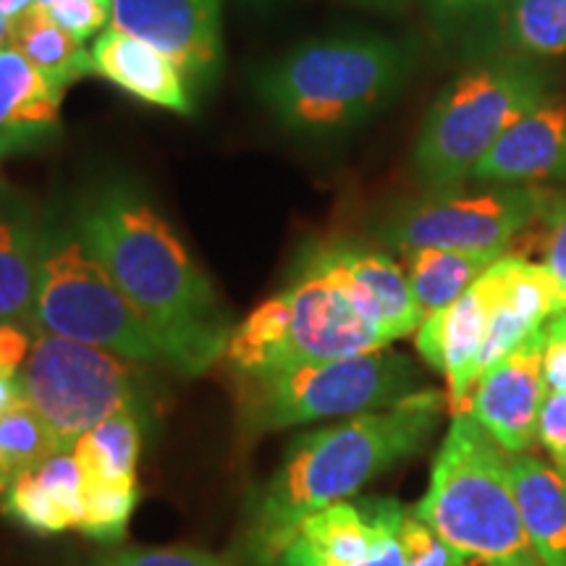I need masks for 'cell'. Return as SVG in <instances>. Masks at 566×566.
I'll return each instance as SVG.
<instances>
[{
    "label": "cell",
    "instance_id": "obj_38",
    "mask_svg": "<svg viewBox=\"0 0 566 566\" xmlns=\"http://www.w3.org/2000/svg\"><path fill=\"white\" fill-rule=\"evenodd\" d=\"M34 3H38V0H0V13L13 19V17H19L21 11L30 9V6H34Z\"/></svg>",
    "mask_w": 566,
    "mask_h": 566
},
{
    "label": "cell",
    "instance_id": "obj_6",
    "mask_svg": "<svg viewBox=\"0 0 566 566\" xmlns=\"http://www.w3.org/2000/svg\"><path fill=\"white\" fill-rule=\"evenodd\" d=\"M548 95L535 63H480L446 87L424 116L415 145V171L430 192L464 187L478 163L512 126Z\"/></svg>",
    "mask_w": 566,
    "mask_h": 566
},
{
    "label": "cell",
    "instance_id": "obj_35",
    "mask_svg": "<svg viewBox=\"0 0 566 566\" xmlns=\"http://www.w3.org/2000/svg\"><path fill=\"white\" fill-rule=\"evenodd\" d=\"M428 3L430 19L436 24H462V21L480 19L485 13L501 11L506 6V0H424Z\"/></svg>",
    "mask_w": 566,
    "mask_h": 566
},
{
    "label": "cell",
    "instance_id": "obj_19",
    "mask_svg": "<svg viewBox=\"0 0 566 566\" xmlns=\"http://www.w3.org/2000/svg\"><path fill=\"white\" fill-rule=\"evenodd\" d=\"M63 92L11 45L0 51V160L59 134Z\"/></svg>",
    "mask_w": 566,
    "mask_h": 566
},
{
    "label": "cell",
    "instance_id": "obj_11",
    "mask_svg": "<svg viewBox=\"0 0 566 566\" xmlns=\"http://www.w3.org/2000/svg\"><path fill=\"white\" fill-rule=\"evenodd\" d=\"M283 296L289 304V325L279 367L310 359L357 357L388 346L378 325L359 313L357 304L334 281L310 268L300 265Z\"/></svg>",
    "mask_w": 566,
    "mask_h": 566
},
{
    "label": "cell",
    "instance_id": "obj_32",
    "mask_svg": "<svg viewBox=\"0 0 566 566\" xmlns=\"http://www.w3.org/2000/svg\"><path fill=\"white\" fill-rule=\"evenodd\" d=\"M537 221L546 226V233H543L546 263L543 265L566 286V197L551 195Z\"/></svg>",
    "mask_w": 566,
    "mask_h": 566
},
{
    "label": "cell",
    "instance_id": "obj_8",
    "mask_svg": "<svg viewBox=\"0 0 566 566\" xmlns=\"http://www.w3.org/2000/svg\"><path fill=\"white\" fill-rule=\"evenodd\" d=\"M24 401L38 409L61 451L118 412H137V373L129 359L34 328L19 373Z\"/></svg>",
    "mask_w": 566,
    "mask_h": 566
},
{
    "label": "cell",
    "instance_id": "obj_20",
    "mask_svg": "<svg viewBox=\"0 0 566 566\" xmlns=\"http://www.w3.org/2000/svg\"><path fill=\"white\" fill-rule=\"evenodd\" d=\"M40 226L30 205L0 189V323L34 328Z\"/></svg>",
    "mask_w": 566,
    "mask_h": 566
},
{
    "label": "cell",
    "instance_id": "obj_13",
    "mask_svg": "<svg viewBox=\"0 0 566 566\" xmlns=\"http://www.w3.org/2000/svg\"><path fill=\"white\" fill-rule=\"evenodd\" d=\"M546 394L541 328L480 375L467 412L506 454H530L537 443V420Z\"/></svg>",
    "mask_w": 566,
    "mask_h": 566
},
{
    "label": "cell",
    "instance_id": "obj_37",
    "mask_svg": "<svg viewBox=\"0 0 566 566\" xmlns=\"http://www.w3.org/2000/svg\"><path fill=\"white\" fill-rule=\"evenodd\" d=\"M352 3L365 6V9H378V11H401L407 9L412 0H352Z\"/></svg>",
    "mask_w": 566,
    "mask_h": 566
},
{
    "label": "cell",
    "instance_id": "obj_31",
    "mask_svg": "<svg viewBox=\"0 0 566 566\" xmlns=\"http://www.w3.org/2000/svg\"><path fill=\"white\" fill-rule=\"evenodd\" d=\"M537 441L548 451L558 475L566 480V394H546L537 420Z\"/></svg>",
    "mask_w": 566,
    "mask_h": 566
},
{
    "label": "cell",
    "instance_id": "obj_2",
    "mask_svg": "<svg viewBox=\"0 0 566 566\" xmlns=\"http://www.w3.org/2000/svg\"><path fill=\"white\" fill-rule=\"evenodd\" d=\"M443 412V394L420 388L399 405L310 430L289 446L247 512L239 558L275 566L310 514L342 504L401 459L420 454Z\"/></svg>",
    "mask_w": 566,
    "mask_h": 566
},
{
    "label": "cell",
    "instance_id": "obj_28",
    "mask_svg": "<svg viewBox=\"0 0 566 566\" xmlns=\"http://www.w3.org/2000/svg\"><path fill=\"white\" fill-rule=\"evenodd\" d=\"M401 548H405V566H472L470 558L451 546L446 537L415 512H405L401 520Z\"/></svg>",
    "mask_w": 566,
    "mask_h": 566
},
{
    "label": "cell",
    "instance_id": "obj_23",
    "mask_svg": "<svg viewBox=\"0 0 566 566\" xmlns=\"http://www.w3.org/2000/svg\"><path fill=\"white\" fill-rule=\"evenodd\" d=\"M407 279L422 321L428 315L451 307L459 296L472 289L480 275L499 258L451 250H415L405 254Z\"/></svg>",
    "mask_w": 566,
    "mask_h": 566
},
{
    "label": "cell",
    "instance_id": "obj_41",
    "mask_svg": "<svg viewBox=\"0 0 566 566\" xmlns=\"http://www.w3.org/2000/svg\"><path fill=\"white\" fill-rule=\"evenodd\" d=\"M38 3L45 6V3H53V0H38ZM101 3H111V0H101Z\"/></svg>",
    "mask_w": 566,
    "mask_h": 566
},
{
    "label": "cell",
    "instance_id": "obj_25",
    "mask_svg": "<svg viewBox=\"0 0 566 566\" xmlns=\"http://www.w3.org/2000/svg\"><path fill=\"white\" fill-rule=\"evenodd\" d=\"M506 42L530 59L566 53V0H506Z\"/></svg>",
    "mask_w": 566,
    "mask_h": 566
},
{
    "label": "cell",
    "instance_id": "obj_12",
    "mask_svg": "<svg viewBox=\"0 0 566 566\" xmlns=\"http://www.w3.org/2000/svg\"><path fill=\"white\" fill-rule=\"evenodd\" d=\"M111 27L166 53L189 87H205L221 66V0H111Z\"/></svg>",
    "mask_w": 566,
    "mask_h": 566
},
{
    "label": "cell",
    "instance_id": "obj_40",
    "mask_svg": "<svg viewBox=\"0 0 566 566\" xmlns=\"http://www.w3.org/2000/svg\"><path fill=\"white\" fill-rule=\"evenodd\" d=\"M6 480V464H3V459H0V483H3Z\"/></svg>",
    "mask_w": 566,
    "mask_h": 566
},
{
    "label": "cell",
    "instance_id": "obj_29",
    "mask_svg": "<svg viewBox=\"0 0 566 566\" xmlns=\"http://www.w3.org/2000/svg\"><path fill=\"white\" fill-rule=\"evenodd\" d=\"M87 566H229L223 558L197 548H116L95 556Z\"/></svg>",
    "mask_w": 566,
    "mask_h": 566
},
{
    "label": "cell",
    "instance_id": "obj_33",
    "mask_svg": "<svg viewBox=\"0 0 566 566\" xmlns=\"http://www.w3.org/2000/svg\"><path fill=\"white\" fill-rule=\"evenodd\" d=\"M543 378L548 391L566 394V310L543 325Z\"/></svg>",
    "mask_w": 566,
    "mask_h": 566
},
{
    "label": "cell",
    "instance_id": "obj_22",
    "mask_svg": "<svg viewBox=\"0 0 566 566\" xmlns=\"http://www.w3.org/2000/svg\"><path fill=\"white\" fill-rule=\"evenodd\" d=\"M9 45L61 90L92 74L90 51L84 42L71 38L40 3L11 19Z\"/></svg>",
    "mask_w": 566,
    "mask_h": 566
},
{
    "label": "cell",
    "instance_id": "obj_9",
    "mask_svg": "<svg viewBox=\"0 0 566 566\" xmlns=\"http://www.w3.org/2000/svg\"><path fill=\"white\" fill-rule=\"evenodd\" d=\"M551 192L537 187L495 184L485 189H438L394 210L380 237L399 252L451 250L504 258L522 231L530 229Z\"/></svg>",
    "mask_w": 566,
    "mask_h": 566
},
{
    "label": "cell",
    "instance_id": "obj_3",
    "mask_svg": "<svg viewBox=\"0 0 566 566\" xmlns=\"http://www.w3.org/2000/svg\"><path fill=\"white\" fill-rule=\"evenodd\" d=\"M412 53L375 32L310 40L258 76V95L281 126L300 134H334L359 126L405 87Z\"/></svg>",
    "mask_w": 566,
    "mask_h": 566
},
{
    "label": "cell",
    "instance_id": "obj_30",
    "mask_svg": "<svg viewBox=\"0 0 566 566\" xmlns=\"http://www.w3.org/2000/svg\"><path fill=\"white\" fill-rule=\"evenodd\" d=\"M45 11L80 42L97 38L105 27H111V3L101 0H53L45 3Z\"/></svg>",
    "mask_w": 566,
    "mask_h": 566
},
{
    "label": "cell",
    "instance_id": "obj_15",
    "mask_svg": "<svg viewBox=\"0 0 566 566\" xmlns=\"http://www.w3.org/2000/svg\"><path fill=\"white\" fill-rule=\"evenodd\" d=\"M92 74L118 87L134 101L189 116L195 111L192 87L181 69L153 48L116 27H105L90 48Z\"/></svg>",
    "mask_w": 566,
    "mask_h": 566
},
{
    "label": "cell",
    "instance_id": "obj_27",
    "mask_svg": "<svg viewBox=\"0 0 566 566\" xmlns=\"http://www.w3.org/2000/svg\"><path fill=\"white\" fill-rule=\"evenodd\" d=\"M137 504V485L84 483L82 533L113 543L126 533L129 516Z\"/></svg>",
    "mask_w": 566,
    "mask_h": 566
},
{
    "label": "cell",
    "instance_id": "obj_26",
    "mask_svg": "<svg viewBox=\"0 0 566 566\" xmlns=\"http://www.w3.org/2000/svg\"><path fill=\"white\" fill-rule=\"evenodd\" d=\"M59 443L30 401L21 399L9 412L0 415V459L6 464V478L17 475L27 467L40 464L55 454Z\"/></svg>",
    "mask_w": 566,
    "mask_h": 566
},
{
    "label": "cell",
    "instance_id": "obj_21",
    "mask_svg": "<svg viewBox=\"0 0 566 566\" xmlns=\"http://www.w3.org/2000/svg\"><path fill=\"white\" fill-rule=\"evenodd\" d=\"M522 525L541 566H566V480L530 454H509Z\"/></svg>",
    "mask_w": 566,
    "mask_h": 566
},
{
    "label": "cell",
    "instance_id": "obj_42",
    "mask_svg": "<svg viewBox=\"0 0 566 566\" xmlns=\"http://www.w3.org/2000/svg\"><path fill=\"white\" fill-rule=\"evenodd\" d=\"M0 189H6V184H3V171H0Z\"/></svg>",
    "mask_w": 566,
    "mask_h": 566
},
{
    "label": "cell",
    "instance_id": "obj_14",
    "mask_svg": "<svg viewBox=\"0 0 566 566\" xmlns=\"http://www.w3.org/2000/svg\"><path fill=\"white\" fill-rule=\"evenodd\" d=\"M302 268L334 281L359 313L378 325L388 344L415 334L422 323L412 286L405 268H399L384 252L367 247L336 242L315 247L304 254Z\"/></svg>",
    "mask_w": 566,
    "mask_h": 566
},
{
    "label": "cell",
    "instance_id": "obj_34",
    "mask_svg": "<svg viewBox=\"0 0 566 566\" xmlns=\"http://www.w3.org/2000/svg\"><path fill=\"white\" fill-rule=\"evenodd\" d=\"M34 328L19 323H0V375L19 378L32 349Z\"/></svg>",
    "mask_w": 566,
    "mask_h": 566
},
{
    "label": "cell",
    "instance_id": "obj_5",
    "mask_svg": "<svg viewBox=\"0 0 566 566\" xmlns=\"http://www.w3.org/2000/svg\"><path fill=\"white\" fill-rule=\"evenodd\" d=\"M239 424L250 438L313 420H346L399 405L420 391V373L401 354L370 352L310 359L237 375Z\"/></svg>",
    "mask_w": 566,
    "mask_h": 566
},
{
    "label": "cell",
    "instance_id": "obj_18",
    "mask_svg": "<svg viewBox=\"0 0 566 566\" xmlns=\"http://www.w3.org/2000/svg\"><path fill=\"white\" fill-rule=\"evenodd\" d=\"M0 512L34 533L80 530L84 475L71 451H55L0 483Z\"/></svg>",
    "mask_w": 566,
    "mask_h": 566
},
{
    "label": "cell",
    "instance_id": "obj_16",
    "mask_svg": "<svg viewBox=\"0 0 566 566\" xmlns=\"http://www.w3.org/2000/svg\"><path fill=\"white\" fill-rule=\"evenodd\" d=\"M488 328V307L478 281L467 294L441 310L428 315L417 328V352L436 370L446 375V401L451 412H462L470 401L480 373H483V344Z\"/></svg>",
    "mask_w": 566,
    "mask_h": 566
},
{
    "label": "cell",
    "instance_id": "obj_10",
    "mask_svg": "<svg viewBox=\"0 0 566 566\" xmlns=\"http://www.w3.org/2000/svg\"><path fill=\"white\" fill-rule=\"evenodd\" d=\"M391 499L342 501L310 514L275 566H405L401 520Z\"/></svg>",
    "mask_w": 566,
    "mask_h": 566
},
{
    "label": "cell",
    "instance_id": "obj_39",
    "mask_svg": "<svg viewBox=\"0 0 566 566\" xmlns=\"http://www.w3.org/2000/svg\"><path fill=\"white\" fill-rule=\"evenodd\" d=\"M9 34H11V19L0 13V51L9 45Z\"/></svg>",
    "mask_w": 566,
    "mask_h": 566
},
{
    "label": "cell",
    "instance_id": "obj_17",
    "mask_svg": "<svg viewBox=\"0 0 566 566\" xmlns=\"http://www.w3.org/2000/svg\"><path fill=\"white\" fill-rule=\"evenodd\" d=\"M472 179L512 187L566 179V103L543 101L522 116L478 163Z\"/></svg>",
    "mask_w": 566,
    "mask_h": 566
},
{
    "label": "cell",
    "instance_id": "obj_36",
    "mask_svg": "<svg viewBox=\"0 0 566 566\" xmlns=\"http://www.w3.org/2000/svg\"><path fill=\"white\" fill-rule=\"evenodd\" d=\"M21 399H24V394H21L19 378H6V375H0V415L9 412V409L13 405H19Z\"/></svg>",
    "mask_w": 566,
    "mask_h": 566
},
{
    "label": "cell",
    "instance_id": "obj_24",
    "mask_svg": "<svg viewBox=\"0 0 566 566\" xmlns=\"http://www.w3.org/2000/svg\"><path fill=\"white\" fill-rule=\"evenodd\" d=\"M142 430L137 412H118L90 428L74 446L84 483L137 485Z\"/></svg>",
    "mask_w": 566,
    "mask_h": 566
},
{
    "label": "cell",
    "instance_id": "obj_7",
    "mask_svg": "<svg viewBox=\"0 0 566 566\" xmlns=\"http://www.w3.org/2000/svg\"><path fill=\"white\" fill-rule=\"evenodd\" d=\"M34 328L129 363H163L160 346L84 242L80 223L63 218L40 226Z\"/></svg>",
    "mask_w": 566,
    "mask_h": 566
},
{
    "label": "cell",
    "instance_id": "obj_4",
    "mask_svg": "<svg viewBox=\"0 0 566 566\" xmlns=\"http://www.w3.org/2000/svg\"><path fill=\"white\" fill-rule=\"evenodd\" d=\"M412 512L472 566H541L522 525L509 457L467 409L454 412Z\"/></svg>",
    "mask_w": 566,
    "mask_h": 566
},
{
    "label": "cell",
    "instance_id": "obj_1",
    "mask_svg": "<svg viewBox=\"0 0 566 566\" xmlns=\"http://www.w3.org/2000/svg\"><path fill=\"white\" fill-rule=\"evenodd\" d=\"M84 242L160 346L163 363L200 375L226 354L233 323L192 252L155 205L111 184L76 216Z\"/></svg>",
    "mask_w": 566,
    "mask_h": 566
}]
</instances>
